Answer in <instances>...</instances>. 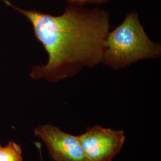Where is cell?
<instances>
[{"label": "cell", "mask_w": 161, "mask_h": 161, "mask_svg": "<svg viewBox=\"0 0 161 161\" xmlns=\"http://www.w3.org/2000/svg\"><path fill=\"white\" fill-rule=\"evenodd\" d=\"M27 17L35 37L48 55L45 65H36L30 76L49 82L71 78L84 68L102 64L109 32L110 15L99 8L68 6L60 16L26 10L2 0Z\"/></svg>", "instance_id": "obj_1"}, {"label": "cell", "mask_w": 161, "mask_h": 161, "mask_svg": "<svg viewBox=\"0 0 161 161\" xmlns=\"http://www.w3.org/2000/svg\"><path fill=\"white\" fill-rule=\"evenodd\" d=\"M161 56V44L150 40L138 14L132 12L127 14L120 25L109 32L102 64L118 70L140 60Z\"/></svg>", "instance_id": "obj_2"}, {"label": "cell", "mask_w": 161, "mask_h": 161, "mask_svg": "<svg viewBox=\"0 0 161 161\" xmlns=\"http://www.w3.org/2000/svg\"><path fill=\"white\" fill-rule=\"evenodd\" d=\"M86 161H112L121 152L125 137L123 130L95 125L78 136Z\"/></svg>", "instance_id": "obj_3"}, {"label": "cell", "mask_w": 161, "mask_h": 161, "mask_svg": "<svg viewBox=\"0 0 161 161\" xmlns=\"http://www.w3.org/2000/svg\"><path fill=\"white\" fill-rule=\"evenodd\" d=\"M34 132L46 144L53 161H86L78 136L69 134L52 125H40Z\"/></svg>", "instance_id": "obj_4"}, {"label": "cell", "mask_w": 161, "mask_h": 161, "mask_svg": "<svg viewBox=\"0 0 161 161\" xmlns=\"http://www.w3.org/2000/svg\"><path fill=\"white\" fill-rule=\"evenodd\" d=\"M0 161H23L20 146L13 141H9L4 147L0 146Z\"/></svg>", "instance_id": "obj_5"}, {"label": "cell", "mask_w": 161, "mask_h": 161, "mask_svg": "<svg viewBox=\"0 0 161 161\" xmlns=\"http://www.w3.org/2000/svg\"><path fill=\"white\" fill-rule=\"evenodd\" d=\"M109 0H66L68 6L82 7L86 4H102Z\"/></svg>", "instance_id": "obj_6"}, {"label": "cell", "mask_w": 161, "mask_h": 161, "mask_svg": "<svg viewBox=\"0 0 161 161\" xmlns=\"http://www.w3.org/2000/svg\"><path fill=\"white\" fill-rule=\"evenodd\" d=\"M36 146L37 147V148L39 150V152H40V158L41 160V161H43L42 160V154H41V144L40 143H35Z\"/></svg>", "instance_id": "obj_7"}, {"label": "cell", "mask_w": 161, "mask_h": 161, "mask_svg": "<svg viewBox=\"0 0 161 161\" xmlns=\"http://www.w3.org/2000/svg\"><path fill=\"white\" fill-rule=\"evenodd\" d=\"M0 146H1V144H0Z\"/></svg>", "instance_id": "obj_8"}]
</instances>
